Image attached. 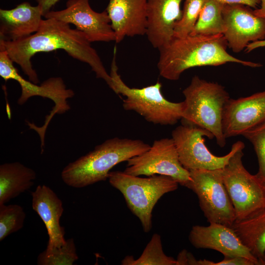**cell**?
Masks as SVG:
<instances>
[{
	"mask_svg": "<svg viewBox=\"0 0 265 265\" xmlns=\"http://www.w3.org/2000/svg\"><path fill=\"white\" fill-rule=\"evenodd\" d=\"M0 47L5 50L12 61L20 66L34 83H38L39 80L32 67L31 57L40 52L63 50L73 58L88 64L96 77L104 80L113 89V80L91 42L82 32L71 28L66 23L45 18L34 33L16 41L0 40Z\"/></svg>",
	"mask_w": 265,
	"mask_h": 265,
	"instance_id": "cell-1",
	"label": "cell"
},
{
	"mask_svg": "<svg viewBox=\"0 0 265 265\" xmlns=\"http://www.w3.org/2000/svg\"><path fill=\"white\" fill-rule=\"evenodd\" d=\"M227 43L223 34L214 35H189L174 37L159 49L157 67L162 78L179 79L186 70L195 67L216 66L236 63L250 67H259L258 63L237 58L227 51Z\"/></svg>",
	"mask_w": 265,
	"mask_h": 265,
	"instance_id": "cell-2",
	"label": "cell"
},
{
	"mask_svg": "<svg viewBox=\"0 0 265 265\" xmlns=\"http://www.w3.org/2000/svg\"><path fill=\"white\" fill-rule=\"evenodd\" d=\"M150 147L139 139L117 137L107 139L67 165L61 172V178L67 185L75 188L106 181L114 166L145 152Z\"/></svg>",
	"mask_w": 265,
	"mask_h": 265,
	"instance_id": "cell-3",
	"label": "cell"
},
{
	"mask_svg": "<svg viewBox=\"0 0 265 265\" xmlns=\"http://www.w3.org/2000/svg\"><path fill=\"white\" fill-rule=\"evenodd\" d=\"M185 96L182 123L197 126L209 131L220 147L226 144L222 130L225 106L230 99L224 87L197 76L183 91Z\"/></svg>",
	"mask_w": 265,
	"mask_h": 265,
	"instance_id": "cell-4",
	"label": "cell"
},
{
	"mask_svg": "<svg viewBox=\"0 0 265 265\" xmlns=\"http://www.w3.org/2000/svg\"><path fill=\"white\" fill-rule=\"evenodd\" d=\"M113 53L109 74L113 82L112 90L126 97L123 101L125 110L134 111L154 124L174 125L182 119L183 101L174 103L167 100L162 94L159 81L141 88L128 86L118 72L116 47Z\"/></svg>",
	"mask_w": 265,
	"mask_h": 265,
	"instance_id": "cell-5",
	"label": "cell"
},
{
	"mask_svg": "<svg viewBox=\"0 0 265 265\" xmlns=\"http://www.w3.org/2000/svg\"><path fill=\"white\" fill-rule=\"evenodd\" d=\"M109 184L123 194L127 206L140 220L143 231L152 228V212L159 200L173 191L179 184L170 177L155 175L142 178L124 171H110Z\"/></svg>",
	"mask_w": 265,
	"mask_h": 265,
	"instance_id": "cell-6",
	"label": "cell"
},
{
	"mask_svg": "<svg viewBox=\"0 0 265 265\" xmlns=\"http://www.w3.org/2000/svg\"><path fill=\"white\" fill-rule=\"evenodd\" d=\"M243 149L238 150L222 168L223 182L234 208L236 220L243 219L265 207V184L244 167Z\"/></svg>",
	"mask_w": 265,
	"mask_h": 265,
	"instance_id": "cell-7",
	"label": "cell"
},
{
	"mask_svg": "<svg viewBox=\"0 0 265 265\" xmlns=\"http://www.w3.org/2000/svg\"><path fill=\"white\" fill-rule=\"evenodd\" d=\"M180 162L188 171L222 169L232 156L239 149L244 148L243 142L234 143L230 151L223 156L213 155L205 145V137L213 139L209 131L197 126L182 123L172 132Z\"/></svg>",
	"mask_w": 265,
	"mask_h": 265,
	"instance_id": "cell-8",
	"label": "cell"
},
{
	"mask_svg": "<svg viewBox=\"0 0 265 265\" xmlns=\"http://www.w3.org/2000/svg\"><path fill=\"white\" fill-rule=\"evenodd\" d=\"M189 171L191 181L186 187L197 196L199 206L208 221L231 227L236 217L223 182L222 169Z\"/></svg>",
	"mask_w": 265,
	"mask_h": 265,
	"instance_id": "cell-9",
	"label": "cell"
},
{
	"mask_svg": "<svg viewBox=\"0 0 265 265\" xmlns=\"http://www.w3.org/2000/svg\"><path fill=\"white\" fill-rule=\"evenodd\" d=\"M7 52L0 47V76L5 81L16 80L21 88V95L18 100L19 105H23L32 96H41L52 100L54 103L50 113L46 116L45 123L41 127H35L38 133L44 136L47 128L55 114H63L70 109L67 99L72 98L74 91L67 89L60 77H52L44 81L40 85L34 83L23 78L13 65Z\"/></svg>",
	"mask_w": 265,
	"mask_h": 265,
	"instance_id": "cell-10",
	"label": "cell"
},
{
	"mask_svg": "<svg viewBox=\"0 0 265 265\" xmlns=\"http://www.w3.org/2000/svg\"><path fill=\"white\" fill-rule=\"evenodd\" d=\"M124 171L136 176H167L186 187L191 181L189 171L180 161L172 138L155 140L148 150L129 159Z\"/></svg>",
	"mask_w": 265,
	"mask_h": 265,
	"instance_id": "cell-11",
	"label": "cell"
},
{
	"mask_svg": "<svg viewBox=\"0 0 265 265\" xmlns=\"http://www.w3.org/2000/svg\"><path fill=\"white\" fill-rule=\"evenodd\" d=\"M44 17L74 25L91 43L115 41L106 10L95 11L90 5L89 0H68L65 9L50 11Z\"/></svg>",
	"mask_w": 265,
	"mask_h": 265,
	"instance_id": "cell-12",
	"label": "cell"
},
{
	"mask_svg": "<svg viewBox=\"0 0 265 265\" xmlns=\"http://www.w3.org/2000/svg\"><path fill=\"white\" fill-rule=\"evenodd\" d=\"M248 7L241 4L224 6L223 34L235 53L240 52L250 43L265 39V19L257 16Z\"/></svg>",
	"mask_w": 265,
	"mask_h": 265,
	"instance_id": "cell-13",
	"label": "cell"
},
{
	"mask_svg": "<svg viewBox=\"0 0 265 265\" xmlns=\"http://www.w3.org/2000/svg\"><path fill=\"white\" fill-rule=\"evenodd\" d=\"M188 239L196 248L211 249L221 253L224 258L240 257L260 265L258 259L243 243L232 227L217 223L208 226H193Z\"/></svg>",
	"mask_w": 265,
	"mask_h": 265,
	"instance_id": "cell-14",
	"label": "cell"
},
{
	"mask_svg": "<svg viewBox=\"0 0 265 265\" xmlns=\"http://www.w3.org/2000/svg\"><path fill=\"white\" fill-rule=\"evenodd\" d=\"M265 120V90L237 99L230 98L223 115L226 138L242 135Z\"/></svg>",
	"mask_w": 265,
	"mask_h": 265,
	"instance_id": "cell-15",
	"label": "cell"
},
{
	"mask_svg": "<svg viewBox=\"0 0 265 265\" xmlns=\"http://www.w3.org/2000/svg\"><path fill=\"white\" fill-rule=\"evenodd\" d=\"M106 10L116 43L126 37L146 34L147 0H107Z\"/></svg>",
	"mask_w": 265,
	"mask_h": 265,
	"instance_id": "cell-16",
	"label": "cell"
},
{
	"mask_svg": "<svg viewBox=\"0 0 265 265\" xmlns=\"http://www.w3.org/2000/svg\"><path fill=\"white\" fill-rule=\"evenodd\" d=\"M183 0H147L146 35L151 45L159 50L174 37L176 22L182 16Z\"/></svg>",
	"mask_w": 265,
	"mask_h": 265,
	"instance_id": "cell-17",
	"label": "cell"
},
{
	"mask_svg": "<svg viewBox=\"0 0 265 265\" xmlns=\"http://www.w3.org/2000/svg\"><path fill=\"white\" fill-rule=\"evenodd\" d=\"M32 207L43 221L47 230L49 240L47 251L63 246L66 242L65 230L60 225L63 212L62 202L56 193L45 185H39L31 192Z\"/></svg>",
	"mask_w": 265,
	"mask_h": 265,
	"instance_id": "cell-18",
	"label": "cell"
},
{
	"mask_svg": "<svg viewBox=\"0 0 265 265\" xmlns=\"http://www.w3.org/2000/svg\"><path fill=\"white\" fill-rule=\"evenodd\" d=\"M43 13L39 5L24 2L11 9H0V40L13 41L36 32Z\"/></svg>",
	"mask_w": 265,
	"mask_h": 265,
	"instance_id": "cell-19",
	"label": "cell"
},
{
	"mask_svg": "<svg viewBox=\"0 0 265 265\" xmlns=\"http://www.w3.org/2000/svg\"><path fill=\"white\" fill-rule=\"evenodd\" d=\"M35 172L19 162L0 165V204H5L29 189Z\"/></svg>",
	"mask_w": 265,
	"mask_h": 265,
	"instance_id": "cell-20",
	"label": "cell"
},
{
	"mask_svg": "<svg viewBox=\"0 0 265 265\" xmlns=\"http://www.w3.org/2000/svg\"><path fill=\"white\" fill-rule=\"evenodd\" d=\"M231 227L259 262L265 251V207Z\"/></svg>",
	"mask_w": 265,
	"mask_h": 265,
	"instance_id": "cell-21",
	"label": "cell"
},
{
	"mask_svg": "<svg viewBox=\"0 0 265 265\" xmlns=\"http://www.w3.org/2000/svg\"><path fill=\"white\" fill-rule=\"evenodd\" d=\"M224 5L215 0H205L197 21L190 35L223 34L225 30L223 15Z\"/></svg>",
	"mask_w": 265,
	"mask_h": 265,
	"instance_id": "cell-22",
	"label": "cell"
},
{
	"mask_svg": "<svg viewBox=\"0 0 265 265\" xmlns=\"http://www.w3.org/2000/svg\"><path fill=\"white\" fill-rule=\"evenodd\" d=\"M124 265H177L176 259L167 256L163 252L161 237L155 233L146 245L141 256L134 259L127 256L122 261Z\"/></svg>",
	"mask_w": 265,
	"mask_h": 265,
	"instance_id": "cell-23",
	"label": "cell"
},
{
	"mask_svg": "<svg viewBox=\"0 0 265 265\" xmlns=\"http://www.w3.org/2000/svg\"><path fill=\"white\" fill-rule=\"evenodd\" d=\"M26 217V212L21 206L0 204V241L21 229Z\"/></svg>",
	"mask_w": 265,
	"mask_h": 265,
	"instance_id": "cell-24",
	"label": "cell"
},
{
	"mask_svg": "<svg viewBox=\"0 0 265 265\" xmlns=\"http://www.w3.org/2000/svg\"><path fill=\"white\" fill-rule=\"evenodd\" d=\"M78 259L73 238L66 240L62 246L54 250H45L37 257L38 265H72Z\"/></svg>",
	"mask_w": 265,
	"mask_h": 265,
	"instance_id": "cell-25",
	"label": "cell"
},
{
	"mask_svg": "<svg viewBox=\"0 0 265 265\" xmlns=\"http://www.w3.org/2000/svg\"><path fill=\"white\" fill-rule=\"evenodd\" d=\"M205 0H185L182 16L175 26L174 37L182 38L190 34L198 18Z\"/></svg>",
	"mask_w": 265,
	"mask_h": 265,
	"instance_id": "cell-26",
	"label": "cell"
},
{
	"mask_svg": "<svg viewBox=\"0 0 265 265\" xmlns=\"http://www.w3.org/2000/svg\"><path fill=\"white\" fill-rule=\"evenodd\" d=\"M241 135L247 139L254 147L259 166L256 175L265 184V120L246 131Z\"/></svg>",
	"mask_w": 265,
	"mask_h": 265,
	"instance_id": "cell-27",
	"label": "cell"
},
{
	"mask_svg": "<svg viewBox=\"0 0 265 265\" xmlns=\"http://www.w3.org/2000/svg\"><path fill=\"white\" fill-rule=\"evenodd\" d=\"M204 265H255L251 260L240 257L224 258L222 261L214 262L204 259Z\"/></svg>",
	"mask_w": 265,
	"mask_h": 265,
	"instance_id": "cell-28",
	"label": "cell"
},
{
	"mask_svg": "<svg viewBox=\"0 0 265 265\" xmlns=\"http://www.w3.org/2000/svg\"><path fill=\"white\" fill-rule=\"evenodd\" d=\"M176 261L177 265H197L198 263V260H196L191 253L185 249L179 253Z\"/></svg>",
	"mask_w": 265,
	"mask_h": 265,
	"instance_id": "cell-29",
	"label": "cell"
},
{
	"mask_svg": "<svg viewBox=\"0 0 265 265\" xmlns=\"http://www.w3.org/2000/svg\"><path fill=\"white\" fill-rule=\"evenodd\" d=\"M224 4H241L255 8L260 2V0H215Z\"/></svg>",
	"mask_w": 265,
	"mask_h": 265,
	"instance_id": "cell-30",
	"label": "cell"
},
{
	"mask_svg": "<svg viewBox=\"0 0 265 265\" xmlns=\"http://www.w3.org/2000/svg\"><path fill=\"white\" fill-rule=\"evenodd\" d=\"M37 4L41 6L42 9L43 16L50 11L53 7L59 0H36Z\"/></svg>",
	"mask_w": 265,
	"mask_h": 265,
	"instance_id": "cell-31",
	"label": "cell"
},
{
	"mask_svg": "<svg viewBox=\"0 0 265 265\" xmlns=\"http://www.w3.org/2000/svg\"><path fill=\"white\" fill-rule=\"evenodd\" d=\"M263 47H265V39L249 43L245 49V51L246 53H249L258 48Z\"/></svg>",
	"mask_w": 265,
	"mask_h": 265,
	"instance_id": "cell-32",
	"label": "cell"
},
{
	"mask_svg": "<svg viewBox=\"0 0 265 265\" xmlns=\"http://www.w3.org/2000/svg\"><path fill=\"white\" fill-rule=\"evenodd\" d=\"M260 1L261 7L253 10V12L257 16L265 19V0H260Z\"/></svg>",
	"mask_w": 265,
	"mask_h": 265,
	"instance_id": "cell-33",
	"label": "cell"
},
{
	"mask_svg": "<svg viewBox=\"0 0 265 265\" xmlns=\"http://www.w3.org/2000/svg\"><path fill=\"white\" fill-rule=\"evenodd\" d=\"M260 265H265V251L263 257L259 260Z\"/></svg>",
	"mask_w": 265,
	"mask_h": 265,
	"instance_id": "cell-34",
	"label": "cell"
}]
</instances>
